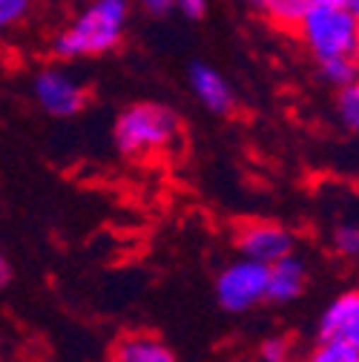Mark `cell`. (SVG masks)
Listing matches in <instances>:
<instances>
[{
    "mask_svg": "<svg viewBox=\"0 0 359 362\" xmlns=\"http://www.w3.org/2000/svg\"><path fill=\"white\" fill-rule=\"evenodd\" d=\"M129 4L124 0H95L83 6L55 37H52V55L61 61H78L112 52L126 29Z\"/></svg>",
    "mask_w": 359,
    "mask_h": 362,
    "instance_id": "cell-1",
    "label": "cell"
},
{
    "mask_svg": "<svg viewBox=\"0 0 359 362\" xmlns=\"http://www.w3.org/2000/svg\"><path fill=\"white\" fill-rule=\"evenodd\" d=\"M307 52L322 61L356 58L359 47V4L356 0H310L296 29Z\"/></svg>",
    "mask_w": 359,
    "mask_h": 362,
    "instance_id": "cell-2",
    "label": "cell"
},
{
    "mask_svg": "<svg viewBox=\"0 0 359 362\" xmlns=\"http://www.w3.org/2000/svg\"><path fill=\"white\" fill-rule=\"evenodd\" d=\"M112 139L126 158H147L170 150L182 139V121L167 104L139 101L121 110L112 127Z\"/></svg>",
    "mask_w": 359,
    "mask_h": 362,
    "instance_id": "cell-3",
    "label": "cell"
},
{
    "mask_svg": "<svg viewBox=\"0 0 359 362\" xmlns=\"http://www.w3.org/2000/svg\"><path fill=\"white\" fill-rule=\"evenodd\" d=\"M264 288H267V267L247 262V259H239L218 274L216 299L224 310L245 313L264 299Z\"/></svg>",
    "mask_w": 359,
    "mask_h": 362,
    "instance_id": "cell-4",
    "label": "cell"
},
{
    "mask_svg": "<svg viewBox=\"0 0 359 362\" xmlns=\"http://www.w3.org/2000/svg\"><path fill=\"white\" fill-rule=\"evenodd\" d=\"M32 95L40 110H47V115H55V118H72L86 104V89L58 66H47L35 75Z\"/></svg>",
    "mask_w": 359,
    "mask_h": 362,
    "instance_id": "cell-5",
    "label": "cell"
},
{
    "mask_svg": "<svg viewBox=\"0 0 359 362\" xmlns=\"http://www.w3.org/2000/svg\"><path fill=\"white\" fill-rule=\"evenodd\" d=\"M236 245L247 262L271 267L293 256V233L276 221H250L239 230Z\"/></svg>",
    "mask_w": 359,
    "mask_h": 362,
    "instance_id": "cell-6",
    "label": "cell"
},
{
    "mask_svg": "<svg viewBox=\"0 0 359 362\" xmlns=\"http://www.w3.org/2000/svg\"><path fill=\"white\" fill-rule=\"evenodd\" d=\"M322 342H351L359 345V293L345 291L336 296L317 325V345Z\"/></svg>",
    "mask_w": 359,
    "mask_h": 362,
    "instance_id": "cell-7",
    "label": "cell"
},
{
    "mask_svg": "<svg viewBox=\"0 0 359 362\" xmlns=\"http://www.w3.org/2000/svg\"><path fill=\"white\" fill-rule=\"evenodd\" d=\"M190 89L196 93V98L213 112V115H230L236 110V93L230 81L224 78L218 69H213L210 64H190Z\"/></svg>",
    "mask_w": 359,
    "mask_h": 362,
    "instance_id": "cell-8",
    "label": "cell"
},
{
    "mask_svg": "<svg viewBox=\"0 0 359 362\" xmlns=\"http://www.w3.org/2000/svg\"><path fill=\"white\" fill-rule=\"evenodd\" d=\"M307 285V264L299 256H288L267 267V288L264 299L271 302H293L302 296Z\"/></svg>",
    "mask_w": 359,
    "mask_h": 362,
    "instance_id": "cell-9",
    "label": "cell"
},
{
    "mask_svg": "<svg viewBox=\"0 0 359 362\" xmlns=\"http://www.w3.org/2000/svg\"><path fill=\"white\" fill-rule=\"evenodd\" d=\"M112 362H178L172 348L147 331H132L115 339Z\"/></svg>",
    "mask_w": 359,
    "mask_h": 362,
    "instance_id": "cell-10",
    "label": "cell"
},
{
    "mask_svg": "<svg viewBox=\"0 0 359 362\" xmlns=\"http://www.w3.org/2000/svg\"><path fill=\"white\" fill-rule=\"evenodd\" d=\"M307 4L310 0H261V4H256V9L279 29L296 32L307 12Z\"/></svg>",
    "mask_w": 359,
    "mask_h": 362,
    "instance_id": "cell-11",
    "label": "cell"
},
{
    "mask_svg": "<svg viewBox=\"0 0 359 362\" xmlns=\"http://www.w3.org/2000/svg\"><path fill=\"white\" fill-rule=\"evenodd\" d=\"M319 72H322V78H325L331 86H336V89L353 86V83H356V58L322 61V64H319Z\"/></svg>",
    "mask_w": 359,
    "mask_h": 362,
    "instance_id": "cell-12",
    "label": "cell"
},
{
    "mask_svg": "<svg viewBox=\"0 0 359 362\" xmlns=\"http://www.w3.org/2000/svg\"><path fill=\"white\" fill-rule=\"evenodd\" d=\"M336 115L342 121L345 129H356L359 127V86H345L336 93Z\"/></svg>",
    "mask_w": 359,
    "mask_h": 362,
    "instance_id": "cell-13",
    "label": "cell"
},
{
    "mask_svg": "<svg viewBox=\"0 0 359 362\" xmlns=\"http://www.w3.org/2000/svg\"><path fill=\"white\" fill-rule=\"evenodd\" d=\"M307 362H359V345L351 342H322Z\"/></svg>",
    "mask_w": 359,
    "mask_h": 362,
    "instance_id": "cell-14",
    "label": "cell"
},
{
    "mask_svg": "<svg viewBox=\"0 0 359 362\" xmlns=\"http://www.w3.org/2000/svg\"><path fill=\"white\" fill-rule=\"evenodd\" d=\"M334 247L342 256H356L359 253V228H356V224H336Z\"/></svg>",
    "mask_w": 359,
    "mask_h": 362,
    "instance_id": "cell-15",
    "label": "cell"
},
{
    "mask_svg": "<svg viewBox=\"0 0 359 362\" xmlns=\"http://www.w3.org/2000/svg\"><path fill=\"white\" fill-rule=\"evenodd\" d=\"M261 362H288L290 359V339L288 337H267L259 345Z\"/></svg>",
    "mask_w": 359,
    "mask_h": 362,
    "instance_id": "cell-16",
    "label": "cell"
},
{
    "mask_svg": "<svg viewBox=\"0 0 359 362\" xmlns=\"http://www.w3.org/2000/svg\"><path fill=\"white\" fill-rule=\"evenodd\" d=\"M29 15L26 0H0V29H9Z\"/></svg>",
    "mask_w": 359,
    "mask_h": 362,
    "instance_id": "cell-17",
    "label": "cell"
},
{
    "mask_svg": "<svg viewBox=\"0 0 359 362\" xmlns=\"http://www.w3.org/2000/svg\"><path fill=\"white\" fill-rule=\"evenodd\" d=\"M175 9L182 12L187 21H201V18H207V4H204V0H182V4H175Z\"/></svg>",
    "mask_w": 359,
    "mask_h": 362,
    "instance_id": "cell-18",
    "label": "cell"
},
{
    "mask_svg": "<svg viewBox=\"0 0 359 362\" xmlns=\"http://www.w3.org/2000/svg\"><path fill=\"white\" fill-rule=\"evenodd\" d=\"M141 9L147 15H153V18H164V15H170L175 9V4H172V0H144Z\"/></svg>",
    "mask_w": 359,
    "mask_h": 362,
    "instance_id": "cell-19",
    "label": "cell"
},
{
    "mask_svg": "<svg viewBox=\"0 0 359 362\" xmlns=\"http://www.w3.org/2000/svg\"><path fill=\"white\" fill-rule=\"evenodd\" d=\"M9 282H12V264L4 253H0V288H6Z\"/></svg>",
    "mask_w": 359,
    "mask_h": 362,
    "instance_id": "cell-20",
    "label": "cell"
},
{
    "mask_svg": "<svg viewBox=\"0 0 359 362\" xmlns=\"http://www.w3.org/2000/svg\"><path fill=\"white\" fill-rule=\"evenodd\" d=\"M0 362H4V345H0Z\"/></svg>",
    "mask_w": 359,
    "mask_h": 362,
    "instance_id": "cell-21",
    "label": "cell"
}]
</instances>
